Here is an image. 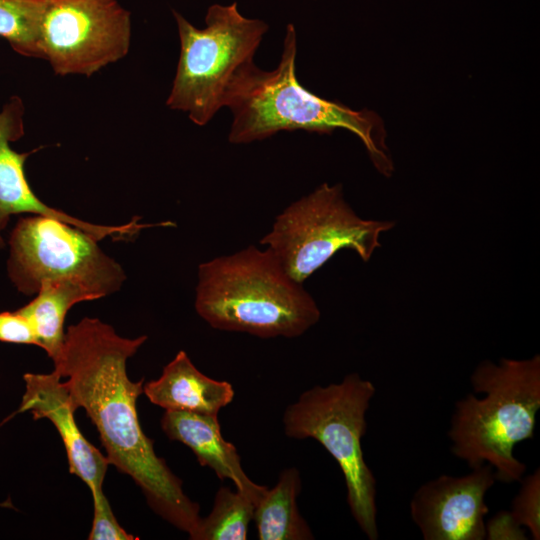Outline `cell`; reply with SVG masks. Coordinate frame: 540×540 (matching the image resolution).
I'll list each match as a JSON object with an SVG mask.
<instances>
[{
  "mask_svg": "<svg viewBox=\"0 0 540 540\" xmlns=\"http://www.w3.org/2000/svg\"><path fill=\"white\" fill-rule=\"evenodd\" d=\"M146 340L121 337L111 325L85 317L68 327L54 371L68 378L73 403L96 426L109 464L135 481L156 514L190 536L201 519L200 506L144 434L136 409L144 379L133 382L126 371L128 358Z\"/></svg>",
  "mask_w": 540,
  "mask_h": 540,
  "instance_id": "obj_1",
  "label": "cell"
},
{
  "mask_svg": "<svg viewBox=\"0 0 540 540\" xmlns=\"http://www.w3.org/2000/svg\"><path fill=\"white\" fill-rule=\"evenodd\" d=\"M195 309L215 329L260 338L297 337L320 319L302 283L255 246L199 265Z\"/></svg>",
  "mask_w": 540,
  "mask_h": 540,
  "instance_id": "obj_2",
  "label": "cell"
},
{
  "mask_svg": "<svg viewBox=\"0 0 540 540\" xmlns=\"http://www.w3.org/2000/svg\"><path fill=\"white\" fill-rule=\"evenodd\" d=\"M467 394L455 403L448 436L451 452L470 468L490 464L496 481H520L526 465L514 455L516 444L532 439L540 409V356L498 364L482 361Z\"/></svg>",
  "mask_w": 540,
  "mask_h": 540,
  "instance_id": "obj_3",
  "label": "cell"
},
{
  "mask_svg": "<svg viewBox=\"0 0 540 540\" xmlns=\"http://www.w3.org/2000/svg\"><path fill=\"white\" fill-rule=\"evenodd\" d=\"M295 60L296 32L289 24L277 68L263 71L252 64L233 84L227 102L234 116L229 141L250 143L282 130L330 133L343 128L360 138L376 167L388 175L393 167L374 137L375 117L305 89L297 80Z\"/></svg>",
  "mask_w": 540,
  "mask_h": 540,
  "instance_id": "obj_4",
  "label": "cell"
},
{
  "mask_svg": "<svg viewBox=\"0 0 540 540\" xmlns=\"http://www.w3.org/2000/svg\"><path fill=\"white\" fill-rule=\"evenodd\" d=\"M376 388L358 373L341 382L302 392L283 415L286 436L319 442L339 465L354 520L370 540L378 539L376 478L364 460L366 412Z\"/></svg>",
  "mask_w": 540,
  "mask_h": 540,
  "instance_id": "obj_5",
  "label": "cell"
},
{
  "mask_svg": "<svg viewBox=\"0 0 540 540\" xmlns=\"http://www.w3.org/2000/svg\"><path fill=\"white\" fill-rule=\"evenodd\" d=\"M180 39L176 74L166 105L206 125L227 106L230 91L253 57L268 25L242 16L237 4L209 7L203 29L173 12Z\"/></svg>",
  "mask_w": 540,
  "mask_h": 540,
  "instance_id": "obj_6",
  "label": "cell"
},
{
  "mask_svg": "<svg viewBox=\"0 0 540 540\" xmlns=\"http://www.w3.org/2000/svg\"><path fill=\"white\" fill-rule=\"evenodd\" d=\"M395 221L359 217L345 201L340 184L327 183L290 204L261 240L287 274L303 283L341 249L367 262L381 246L379 237Z\"/></svg>",
  "mask_w": 540,
  "mask_h": 540,
  "instance_id": "obj_7",
  "label": "cell"
},
{
  "mask_svg": "<svg viewBox=\"0 0 540 540\" xmlns=\"http://www.w3.org/2000/svg\"><path fill=\"white\" fill-rule=\"evenodd\" d=\"M87 232L58 219L21 217L9 237L7 274L23 295H34L46 280L75 281L98 299L117 292L123 268Z\"/></svg>",
  "mask_w": 540,
  "mask_h": 540,
  "instance_id": "obj_8",
  "label": "cell"
},
{
  "mask_svg": "<svg viewBox=\"0 0 540 540\" xmlns=\"http://www.w3.org/2000/svg\"><path fill=\"white\" fill-rule=\"evenodd\" d=\"M130 12L117 0H49L40 59L54 74L90 77L123 59L131 46Z\"/></svg>",
  "mask_w": 540,
  "mask_h": 540,
  "instance_id": "obj_9",
  "label": "cell"
},
{
  "mask_svg": "<svg viewBox=\"0 0 540 540\" xmlns=\"http://www.w3.org/2000/svg\"><path fill=\"white\" fill-rule=\"evenodd\" d=\"M496 481L490 464L466 475L443 474L421 485L410 502L413 522L424 540H483L487 491Z\"/></svg>",
  "mask_w": 540,
  "mask_h": 540,
  "instance_id": "obj_10",
  "label": "cell"
},
{
  "mask_svg": "<svg viewBox=\"0 0 540 540\" xmlns=\"http://www.w3.org/2000/svg\"><path fill=\"white\" fill-rule=\"evenodd\" d=\"M24 114V102L17 95L12 96L0 109V249L5 246L2 232L15 214L49 216L87 232L98 241L107 237L114 240L130 238L149 228V224L139 222V216L121 225L94 224L41 201L31 189L24 171L26 160L37 149L20 153L11 146L24 136Z\"/></svg>",
  "mask_w": 540,
  "mask_h": 540,
  "instance_id": "obj_11",
  "label": "cell"
},
{
  "mask_svg": "<svg viewBox=\"0 0 540 540\" xmlns=\"http://www.w3.org/2000/svg\"><path fill=\"white\" fill-rule=\"evenodd\" d=\"M61 376L26 373L25 392L19 412L29 411L34 419L46 418L56 427L66 450L71 474L78 476L94 495L102 490L109 461L79 430L74 412L77 410Z\"/></svg>",
  "mask_w": 540,
  "mask_h": 540,
  "instance_id": "obj_12",
  "label": "cell"
},
{
  "mask_svg": "<svg viewBox=\"0 0 540 540\" xmlns=\"http://www.w3.org/2000/svg\"><path fill=\"white\" fill-rule=\"evenodd\" d=\"M161 427L170 440L188 446L201 466L210 467L221 481L231 480L256 505L267 492L244 472L236 447L222 437L217 416L165 410Z\"/></svg>",
  "mask_w": 540,
  "mask_h": 540,
  "instance_id": "obj_13",
  "label": "cell"
},
{
  "mask_svg": "<svg viewBox=\"0 0 540 540\" xmlns=\"http://www.w3.org/2000/svg\"><path fill=\"white\" fill-rule=\"evenodd\" d=\"M143 393L150 402L165 410L210 416H218L221 408L234 398V389L229 382L209 378L200 372L185 351L177 353L158 379L145 384Z\"/></svg>",
  "mask_w": 540,
  "mask_h": 540,
  "instance_id": "obj_14",
  "label": "cell"
},
{
  "mask_svg": "<svg viewBox=\"0 0 540 540\" xmlns=\"http://www.w3.org/2000/svg\"><path fill=\"white\" fill-rule=\"evenodd\" d=\"M96 299L94 293L75 281L46 280L36 297L17 311L31 323L39 347L54 362L63 347L64 321L69 309L77 303Z\"/></svg>",
  "mask_w": 540,
  "mask_h": 540,
  "instance_id": "obj_15",
  "label": "cell"
},
{
  "mask_svg": "<svg viewBox=\"0 0 540 540\" xmlns=\"http://www.w3.org/2000/svg\"><path fill=\"white\" fill-rule=\"evenodd\" d=\"M302 489L300 472L284 469L276 485L255 506L253 520L260 540H312L310 526L301 516L297 498Z\"/></svg>",
  "mask_w": 540,
  "mask_h": 540,
  "instance_id": "obj_16",
  "label": "cell"
},
{
  "mask_svg": "<svg viewBox=\"0 0 540 540\" xmlns=\"http://www.w3.org/2000/svg\"><path fill=\"white\" fill-rule=\"evenodd\" d=\"M256 504L244 493L222 486L216 492L211 512L201 518L192 540H245Z\"/></svg>",
  "mask_w": 540,
  "mask_h": 540,
  "instance_id": "obj_17",
  "label": "cell"
},
{
  "mask_svg": "<svg viewBox=\"0 0 540 540\" xmlns=\"http://www.w3.org/2000/svg\"><path fill=\"white\" fill-rule=\"evenodd\" d=\"M49 0H0V37L20 55L41 58L39 37Z\"/></svg>",
  "mask_w": 540,
  "mask_h": 540,
  "instance_id": "obj_18",
  "label": "cell"
},
{
  "mask_svg": "<svg viewBox=\"0 0 540 540\" xmlns=\"http://www.w3.org/2000/svg\"><path fill=\"white\" fill-rule=\"evenodd\" d=\"M520 489L512 501L511 514L518 524L528 528L534 540L540 539V469L522 477Z\"/></svg>",
  "mask_w": 540,
  "mask_h": 540,
  "instance_id": "obj_19",
  "label": "cell"
},
{
  "mask_svg": "<svg viewBox=\"0 0 540 540\" xmlns=\"http://www.w3.org/2000/svg\"><path fill=\"white\" fill-rule=\"evenodd\" d=\"M93 522L89 540H135L138 537L127 533L115 518L103 491L92 495Z\"/></svg>",
  "mask_w": 540,
  "mask_h": 540,
  "instance_id": "obj_20",
  "label": "cell"
},
{
  "mask_svg": "<svg viewBox=\"0 0 540 540\" xmlns=\"http://www.w3.org/2000/svg\"><path fill=\"white\" fill-rule=\"evenodd\" d=\"M0 342L39 347L31 323L17 310L0 312Z\"/></svg>",
  "mask_w": 540,
  "mask_h": 540,
  "instance_id": "obj_21",
  "label": "cell"
},
{
  "mask_svg": "<svg viewBox=\"0 0 540 540\" xmlns=\"http://www.w3.org/2000/svg\"><path fill=\"white\" fill-rule=\"evenodd\" d=\"M485 538L489 540H526L524 529L510 511H500L485 522Z\"/></svg>",
  "mask_w": 540,
  "mask_h": 540,
  "instance_id": "obj_22",
  "label": "cell"
}]
</instances>
